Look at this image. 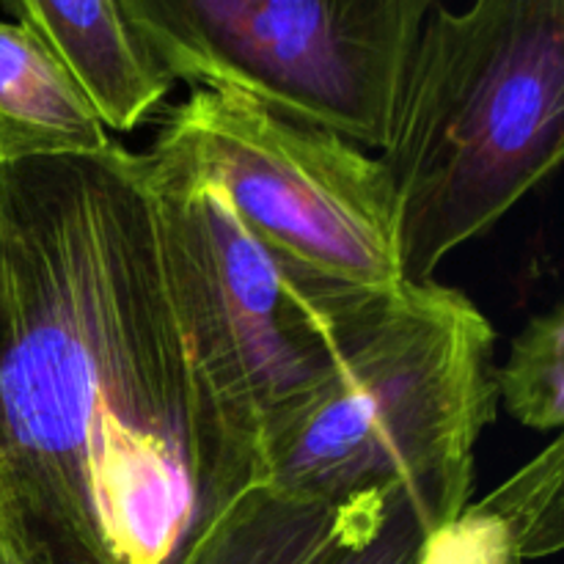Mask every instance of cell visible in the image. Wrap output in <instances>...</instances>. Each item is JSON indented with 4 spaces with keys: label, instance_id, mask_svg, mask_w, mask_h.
Returning <instances> with one entry per match:
<instances>
[{
    "label": "cell",
    "instance_id": "obj_5",
    "mask_svg": "<svg viewBox=\"0 0 564 564\" xmlns=\"http://www.w3.org/2000/svg\"><path fill=\"white\" fill-rule=\"evenodd\" d=\"M143 154L207 358L268 446L397 290L312 273L264 246L207 176L152 147Z\"/></svg>",
    "mask_w": 564,
    "mask_h": 564
},
{
    "label": "cell",
    "instance_id": "obj_10",
    "mask_svg": "<svg viewBox=\"0 0 564 564\" xmlns=\"http://www.w3.org/2000/svg\"><path fill=\"white\" fill-rule=\"evenodd\" d=\"M564 543V441L556 438L477 505L430 529L416 564H527Z\"/></svg>",
    "mask_w": 564,
    "mask_h": 564
},
{
    "label": "cell",
    "instance_id": "obj_8",
    "mask_svg": "<svg viewBox=\"0 0 564 564\" xmlns=\"http://www.w3.org/2000/svg\"><path fill=\"white\" fill-rule=\"evenodd\" d=\"M3 3L69 69L108 130L132 132L174 88V77L132 31L121 0Z\"/></svg>",
    "mask_w": 564,
    "mask_h": 564
},
{
    "label": "cell",
    "instance_id": "obj_9",
    "mask_svg": "<svg viewBox=\"0 0 564 564\" xmlns=\"http://www.w3.org/2000/svg\"><path fill=\"white\" fill-rule=\"evenodd\" d=\"M110 143L69 69L25 25L0 20V165L88 158Z\"/></svg>",
    "mask_w": 564,
    "mask_h": 564
},
{
    "label": "cell",
    "instance_id": "obj_7",
    "mask_svg": "<svg viewBox=\"0 0 564 564\" xmlns=\"http://www.w3.org/2000/svg\"><path fill=\"white\" fill-rule=\"evenodd\" d=\"M430 529L405 490L308 499L264 482L242 494L182 564H416Z\"/></svg>",
    "mask_w": 564,
    "mask_h": 564
},
{
    "label": "cell",
    "instance_id": "obj_3",
    "mask_svg": "<svg viewBox=\"0 0 564 564\" xmlns=\"http://www.w3.org/2000/svg\"><path fill=\"white\" fill-rule=\"evenodd\" d=\"M496 334L460 290L405 284L328 383L268 438V485L308 499L405 490L435 527L471 499L496 422Z\"/></svg>",
    "mask_w": 564,
    "mask_h": 564
},
{
    "label": "cell",
    "instance_id": "obj_6",
    "mask_svg": "<svg viewBox=\"0 0 564 564\" xmlns=\"http://www.w3.org/2000/svg\"><path fill=\"white\" fill-rule=\"evenodd\" d=\"M152 149L207 176L273 251L347 286H405L383 160L237 91L193 88Z\"/></svg>",
    "mask_w": 564,
    "mask_h": 564
},
{
    "label": "cell",
    "instance_id": "obj_11",
    "mask_svg": "<svg viewBox=\"0 0 564 564\" xmlns=\"http://www.w3.org/2000/svg\"><path fill=\"white\" fill-rule=\"evenodd\" d=\"M496 391L507 413L529 430L564 424V308L538 314L512 339L510 356L496 367Z\"/></svg>",
    "mask_w": 564,
    "mask_h": 564
},
{
    "label": "cell",
    "instance_id": "obj_1",
    "mask_svg": "<svg viewBox=\"0 0 564 564\" xmlns=\"http://www.w3.org/2000/svg\"><path fill=\"white\" fill-rule=\"evenodd\" d=\"M264 482L147 154L0 165V564H182Z\"/></svg>",
    "mask_w": 564,
    "mask_h": 564
},
{
    "label": "cell",
    "instance_id": "obj_2",
    "mask_svg": "<svg viewBox=\"0 0 564 564\" xmlns=\"http://www.w3.org/2000/svg\"><path fill=\"white\" fill-rule=\"evenodd\" d=\"M564 154V0L435 6L383 160L405 284L494 229Z\"/></svg>",
    "mask_w": 564,
    "mask_h": 564
},
{
    "label": "cell",
    "instance_id": "obj_4",
    "mask_svg": "<svg viewBox=\"0 0 564 564\" xmlns=\"http://www.w3.org/2000/svg\"><path fill=\"white\" fill-rule=\"evenodd\" d=\"M441 0H121L165 75L251 97L383 152Z\"/></svg>",
    "mask_w": 564,
    "mask_h": 564
}]
</instances>
